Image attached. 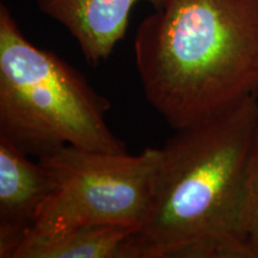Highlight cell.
<instances>
[{"instance_id": "7", "label": "cell", "mask_w": 258, "mask_h": 258, "mask_svg": "<svg viewBox=\"0 0 258 258\" xmlns=\"http://www.w3.org/2000/svg\"><path fill=\"white\" fill-rule=\"evenodd\" d=\"M135 230L90 225L48 237L27 235L11 258H129L128 239Z\"/></svg>"}, {"instance_id": "5", "label": "cell", "mask_w": 258, "mask_h": 258, "mask_svg": "<svg viewBox=\"0 0 258 258\" xmlns=\"http://www.w3.org/2000/svg\"><path fill=\"white\" fill-rule=\"evenodd\" d=\"M54 190L49 171L0 135V257H12Z\"/></svg>"}, {"instance_id": "1", "label": "cell", "mask_w": 258, "mask_h": 258, "mask_svg": "<svg viewBox=\"0 0 258 258\" xmlns=\"http://www.w3.org/2000/svg\"><path fill=\"white\" fill-rule=\"evenodd\" d=\"M258 96L177 129L159 148L150 207L128 239L129 258H252L247 165Z\"/></svg>"}, {"instance_id": "8", "label": "cell", "mask_w": 258, "mask_h": 258, "mask_svg": "<svg viewBox=\"0 0 258 258\" xmlns=\"http://www.w3.org/2000/svg\"><path fill=\"white\" fill-rule=\"evenodd\" d=\"M245 227L251 257L258 258V123L251 145L247 165Z\"/></svg>"}, {"instance_id": "6", "label": "cell", "mask_w": 258, "mask_h": 258, "mask_svg": "<svg viewBox=\"0 0 258 258\" xmlns=\"http://www.w3.org/2000/svg\"><path fill=\"white\" fill-rule=\"evenodd\" d=\"M159 9L165 0H36L43 15L70 32L86 62H104L127 34L132 10L138 3Z\"/></svg>"}, {"instance_id": "2", "label": "cell", "mask_w": 258, "mask_h": 258, "mask_svg": "<svg viewBox=\"0 0 258 258\" xmlns=\"http://www.w3.org/2000/svg\"><path fill=\"white\" fill-rule=\"evenodd\" d=\"M145 97L175 131L258 96V0H165L135 32Z\"/></svg>"}, {"instance_id": "3", "label": "cell", "mask_w": 258, "mask_h": 258, "mask_svg": "<svg viewBox=\"0 0 258 258\" xmlns=\"http://www.w3.org/2000/svg\"><path fill=\"white\" fill-rule=\"evenodd\" d=\"M110 108L78 70L32 44L0 5V135L38 158L64 146L124 153L106 124Z\"/></svg>"}, {"instance_id": "4", "label": "cell", "mask_w": 258, "mask_h": 258, "mask_svg": "<svg viewBox=\"0 0 258 258\" xmlns=\"http://www.w3.org/2000/svg\"><path fill=\"white\" fill-rule=\"evenodd\" d=\"M158 154L154 147L131 156L64 146L40 157L55 190L25 237H48L90 225L124 226L137 232L150 207Z\"/></svg>"}]
</instances>
